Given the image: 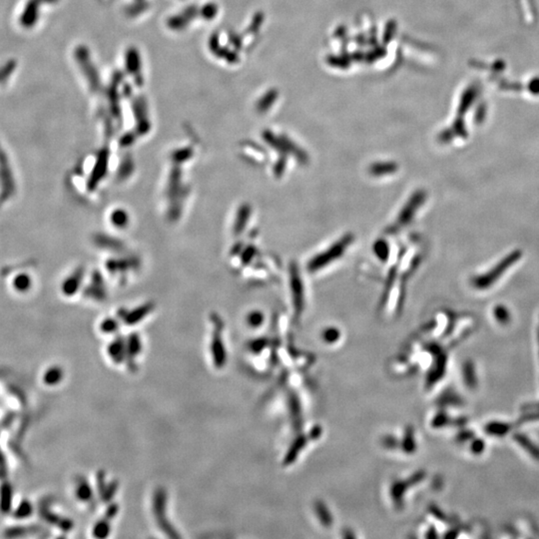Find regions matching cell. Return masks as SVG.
I'll use <instances>...</instances> for the list:
<instances>
[{"label":"cell","mask_w":539,"mask_h":539,"mask_svg":"<svg viewBox=\"0 0 539 539\" xmlns=\"http://www.w3.org/2000/svg\"><path fill=\"white\" fill-rule=\"evenodd\" d=\"M111 224L118 229H125L129 223L128 214L123 210H115L110 216Z\"/></svg>","instance_id":"10"},{"label":"cell","mask_w":539,"mask_h":539,"mask_svg":"<svg viewBox=\"0 0 539 539\" xmlns=\"http://www.w3.org/2000/svg\"><path fill=\"white\" fill-rule=\"evenodd\" d=\"M117 512H118V507H117V505H116V506L113 505V506L109 507V508L106 510V512H105V517H106L107 519L111 520L112 518H114L115 515L117 514Z\"/></svg>","instance_id":"17"},{"label":"cell","mask_w":539,"mask_h":539,"mask_svg":"<svg viewBox=\"0 0 539 539\" xmlns=\"http://www.w3.org/2000/svg\"><path fill=\"white\" fill-rule=\"evenodd\" d=\"M223 323L218 317L214 321V331H213L212 343H211V352H212L213 361L216 368L221 369L226 363V351L223 343Z\"/></svg>","instance_id":"3"},{"label":"cell","mask_w":539,"mask_h":539,"mask_svg":"<svg viewBox=\"0 0 539 539\" xmlns=\"http://www.w3.org/2000/svg\"><path fill=\"white\" fill-rule=\"evenodd\" d=\"M425 198H426V195L423 191H419L412 195L398 215L397 222H396L397 226H405L409 224V222L412 220V218L415 216L416 211L425 203Z\"/></svg>","instance_id":"5"},{"label":"cell","mask_w":539,"mask_h":539,"mask_svg":"<svg viewBox=\"0 0 539 539\" xmlns=\"http://www.w3.org/2000/svg\"><path fill=\"white\" fill-rule=\"evenodd\" d=\"M262 321H263V315L258 311L251 312L250 316L248 317V323L252 327H259L262 324Z\"/></svg>","instance_id":"14"},{"label":"cell","mask_w":539,"mask_h":539,"mask_svg":"<svg viewBox=\"0 0 539 539\" xmlns=\"http://www.w3.org/2000/svg\"><path fill=\"white\" fill-rule=\"evenodd\" d=\"M354 237L352 235H344L342 239L338 240L333 245L329 246L327 250L323 251V253H320L311 258L308 264V270L310 272H318L326 268L331 263L337 261L343 257L345 251L352 245Z\"/></svg>","instance_id":"2"},{"label":"cell","mask_w":539,"mask_h":539,"mask_svg":"<svg viewBox=\"0 0 539 539\" xmlns=\"http://www.w3.org/2000/svg\"><path fill=\"white\" fill-rule=\"evenodd\" d=\"M77 495H78V498L80 500L85 501V502L93 500L92 499L93 498V491L91 490V486L89 485V483L85 479L82 480L81 482H79V484H78Z\"/></svg>","instance_id":"12"},{"label":"cell","mask_w":539,"mask_h":539,"mask_svg":"<svg viewBox=\"0 0 539 539\" xmlns=\"http://www.w3.org/2000/svg\"><path fill=\"white\" fill-rule=\"evenodd\" d=\"M108 355L116 363H120L127 358V345L123 339H117L108 347Z\"/></svg>","instance_id":"7"},{"label":"cell","mask_w":539,"mask_h":539,"mask_svg":"<svg viewBox=\"0 0 539 539\" xmlns=\"http://www.w3.org/2000/svg\"><path fill=\"white\" fill-rule=\"evenodd\" d=\"M290 285H291V291L293 294L295 310H301L303 309V304H304V285L301 279V275L299 274L294 266L291 267Z\"/></svg>","instance_id":"6"},{"label":"cell","mask_w":539,"mask_h":539,"mask_svg":"<svg viewBox=\"0 0 539 539\" xmlns=\"http://www.w3.org/2000/svg\"><path fill=\"white\" fill-rule=\"evenodd\" d=\"M14 67H15V63L12 61V62H9L3 70H1L0 71V81H5V79H7L10 73L14 70Z\"/></svg>","instance_id":"16"},{"label":"cell","mask_w":539,"mask_h":539,"mask_svg":"<svg viewBox=\"0 0 539 539\" xmlns=\"http://www.w3.org/2000/svg\"><path fill=\"white\" fill-rule=\"evenodd\" d=\"M166 501L167 498L165 490H157L153 498V512L160 528L163 529L165 532H167L169 536L177 537L178 534L175 533L176 530L173 528V526H171L166 517Z\"/></svg>","instance_id":"4"},{"label":"cell","mask_w":539,"mask_h":539,"mask_svg":"<svg viewBox=\"0 0 539 539\" xmlns=\"http://www.w3.org/2000/svg\"><path fill=\"white\" fill-rule=\"evenodd\" d=\"M150 311V307H141L139 309H136V310H133V311H127L126 312V316L125 317V322L127 323V325L132 326V325H135L136 323L142 321L145 316L149 314Z\"/></svg>","instance_id":"9"},{"label":"cell","mask_w":539,"mask_h":539,"mask_svg":"<svg viewBox=\"0 0 539 539\" xmlns=\"http://www.w3.org/2000/svg\"><path fill=\"white\" fill-rule=\"evenodd\" d=\"M525 261L521 248H511L484 266L475 270L467 279V287L475 295L484 297L501 289Z\"/></svg>","instance_id":"1"},{"label":"cell","mask_w":539,"mask_h":539,"mask_svg":"<svg viewBox=\"0 0 539 539\" xmlns=\"http://www.w3.org/2000/svg\"><path fill=\"white\" fill-rule=\"evenodd\" d=\"M375 251H376V254L378 256V258L385 260L387 255L389 254V249L387 248V243L380 241L379 243H377L375 248Z\"/></svg>","instance_id":"15"},{"label":"cell","mask_w":539,"mask_h":539,"mask_svg":"<svg viewBox=\"0 0 539 539\" xmlns=\"http://www.w3.org/2000/svg\"><path fill=\"white\" fill-rule=\"evenodd\" d=\"M110 530H111V528H110V520L105 517L104 519H102L99 523H96V525L93 528V533H94L95 537L104 538V537H107L109 535Z\"/></svg>","instance_id":"11"},{"label":"cell","mask_w":539,"mask_h":539,"mask_svg":"<svg viewBox=\"0 0 539 539\" xmlns=\"http://www.w3.org/2000/svg\"><path fill=\"white\" fill-rule=\"evenodd\" d=\"M396 170H397L396 164L380 162V163L372 165L370 168V173L376 177H384V176L392 175L396 172Z\"/></svg>","instance_id":"8"},{"label":"cell","mask_w":539,"mask_h":539,"mask_svg":"<svg viewBox=\"0 0 539 539\" xmlns=\"http://www.w3.org/2000/svg\"><path fill=\"white\" fill-rule=\"evenodd\" d=\"M101 331L105 334H112L118 329V323L114 319H106L101 324Z\"/></svg>","instance_id":"13"}]
</instances>
